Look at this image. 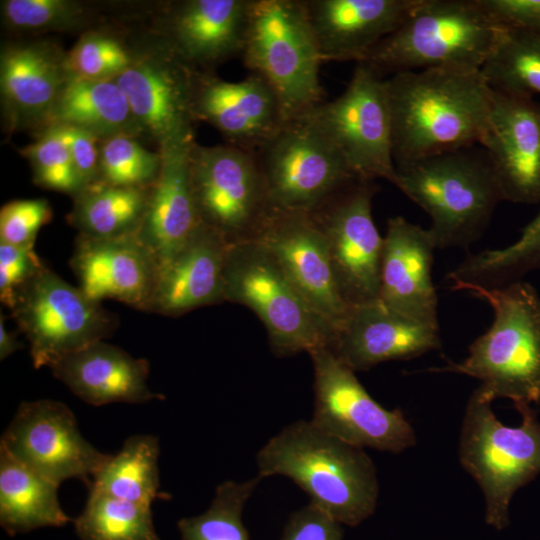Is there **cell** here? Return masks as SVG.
<instances>
[{
    "mask_svg": "<svg viewBox=\"0 0 540 540\" xmlns=\"http://www.w3.org/2000/svg\"><path fill=\"white\" fill-rule=\"evenodd\" d=\"M71 75L67 52L51 41L5 46L0 57V90L9 130H45Z\"/></svg>",
    "mask_w": 540,
    "mask_h": 540,
    "instance_id": "ffe728a7",
    "label": "cell"
},
{
    "mask_svg": "<svg viewBox=\"0 0 540 540\" xmlns=\"http://www.w3.org/2000/svg\"><path fill=\"white\" fill-rule=\"evenodd\" d=\"M188 172L202 223L229 243L253 239L270 210L256 154L229 144L203 146L193 141Z\"/></svg>",
    "mask_w": 540,
    "mask_h": 540,
    "instance_id": "8fae6325",
    "label": "cell"
},
{
    "mask_svg": "<svg viewBox=\"0 0 540 540\" xmlns=\"http://www.w3.org/2000/svg\"><path fill=\"white\" fill-rule=\"evenodd\" d=\"M223 279L225 301L242 304L256 313L276 356L309 354L319 347H330V329L258 241L230 243Z\"/></svg>",
    "mask_w": 540,
    "mask_h": 540,
    "instance_id": "52a82bcc",
    "label": "cell"
},
{
    "mask_svg": "<svg viewBox=\"0 0 540 540\" xmlns=\"http://www.w3.org/2000/svg\"><path fill=\"white\" fill-rule=\"evenodd\" d=\"M44 267L34 249L0 243V299L9 309L17 291Z\"/></svg>",
    "mask_w": 540,
    "mask_h": 540,
    "instance_id": "b9f144b4",
    "label": "cell"
},
{
    "mask_svg": "<svg viewBox=\"0 0 540 540\" xmlns=\"http://www.w3.org/2000/svg\"><path fill=\"white\" fill-rule=\"evenodd\" d=\"M130 52L118 39L102 32L85 33L67 52L72 75L90 80H113L131 63Z\"/></svg>",
    "mask_w": 540,
    "mask_h": 540,
    "instance_id": "ab89813d",
    "label": "cell"
},
{
    "mask_svg": "<svg viewBox=\"0 0 540 540\" xmlns=\"http://www.w3.org/2000/svg\"><path fill=\"white\" fill-rule=\"evenodd\" d=\"M52 218L45 199H23L6 203L0 210V243L34 249L38 231Z\"/></svg>",
    "mask_w": 540,
    "mask_h": 540,
    "instance_id": "60d3db41",
    "label": "cell"
},
{
    "mask_svg": "<svg viewBox=\"0 0 540 540\" xmlns=\"http://www.w3.org/2000/svg\"><path fill=\"white\" fill-rule=\"evenodd\" d=\"M418 1L304 0L321 61H364Z\"/></svg>",
    "mask_w": 540,
    "mask_h": 540,
    "instance_id": "d4e9b609",
    "label": "cell"
},
{
    "mask_svg": "<svg viewBox=\"0 0 540 540\" xmlns=\"http://www.w3.org/2000/svg\"><path fill=\"white\" fill-rule=\"evenodd\" d=\"M70 125L100 140L127 134L141 135L127 98L114 80H90L71 75L51 113L46 128Z\"/></svg>",
    "mask_w": 540,
    "mask_h": 540,
    "instance_id": "f546056e",
    "label": "cell"
},
{
    "mask_svg": "<svg viewBox=\"0 0 540 540\" xmlns=\"http://www.w3.org/2000/svg\"><path fill=\"white\" fill-rule=\"evenodd\" d=\"M262 479L227 480L217 486L209 508L202 514L182 518L177 527L182 540H250L242 522L247 500Z\"/></svg>",
    "mask_w": 540,
    "mask_h": 540,
    "instance_id": "d590c367",
    "label": "cell"
},
{
    "mask_svg": "<svg viewBox=\"0 0 540 540\" xmlns=\"http://www.w3.org/2000/svg\"><path fill=\"white\" fill-rule=\"evenodd\" d=\"M256 461L261 479L290 478L341 524L356 526L375 511L379 486L370 457L311 420L285 427L259 450Z\"/></svg>",
    "mask_w": 540,
    "mask_h": 540,
    "instance_id": "7a4b0ae2",
    "label": "cell"
},
{
    "mask_svg": "<svg viewBox=\"0 0 540 540\" xmlns=\"http://www.w3.org/2000/svg\"><path fill=\"white\" fill-rule=\"evenodd\" d=\"M1 14L12 31L44 33L78 28L87 22L89 11L72 0H5Z\"/></svg>",
    "mask_w": 540,
    "mask_h": 540,
    "instance_id": "74e56055",
    "label": "cell"
},
{
    "mask_svg": "<svg viewBox=\"0 0 540 540\" xmlns=\"http://www.w3.org/2000/svg\"><path fill=\"white\" fill-rule=\"evenodd\" d=\"M70 266L91 300L111 298L149 311L158 264L137 235L108 239L78 235Z\"/></svg>",
    "mask_w": 540,
    "mask_h": 540,
    "instance_id": "603a6c76",
    "label": "cell"
},
{
    "mask_svg": "<svg viewBox=\"0 0 540 540\" xmlns=\"http://www.w3.org/2000/svg\"><path fill=\"white\" fill-rule=\"evenodd\" d=\"M150 187L112 185L101 180L75 195L68 222L78 235L108 239L137 235L146 214Z\"/></svg>",
    "mask_w": 540,
    "mask_h": 540,
    "instance_id": "4dcf8cb0",
    "label": "cell"
},
{
    "mask_svg": "<svg viewBox=\"0 0 540 540\" xmlns=\"http://www.w3.org/2000/svg\"><path fill=\"white\" fill-rule=\"evenodd\" d=\"M195 140L160 150L159 175L151 186L138 239L151 252L158 268L181 250L204 225L193 200L188 152Z\"/></svg>",
    "mask_w": 540,
    "mask_h": 540,
    "instance_id": "4316f807",
    "label": "cell"
},
{
    "mask_svg": "<svg viewBox=\"0 0 540 540\" xmlns=\"http://www.w3.org/2000/svg\"><path fill=\"white\" fill-rule=\"evenodd\" d=\"M76 396L93 406L162 399L148 385L149 363L121 348L97 341L71 352L49 367Z\"/></svg>",
    "mask_w": 540,
    "mask_h": 540,
    "instance_id": "83f0119b",
    "label": "cell"
},
{
    "mask_svg": "<svg viewBox=\"0 0 540 540\" xmlns=\"http://www.w3.org/2000/svg\"><path fill=\"white\" fill-rule=\"evenodd\" d=\"M503 29L478 0H419L362 63L383 77L435 67L481 70Z\"/></svg>",
    "mask_w": 540,
    "mask_h": 540,
    "instance_id": "277c9868",
    "label": "cell"
},
{
    "mask_svg": "<svg viewBox=\"0 0 540 540\" xmlns=\"http://www.w3.org/2000/svg\"><path fill=\"white\" fill-rule=\"evenodd\" d=\"M252 0H186L165 11L159 36L192 68L213 72L241 56Z\"/></svg>",
    "mask_w": 540,
    "mask_h": 540,
    "instance_id": "44dd1931",
    "label": "cell"
},
{
    "mask_svg": "<svg viewBox=\"0 0 540 540\" xmlns=\"http://www.w3.org/2000/svg\"><path fill=\"white\" fill-rule=\"evenodd\" d=\"M440 347L439 327L406 318L376 300L350 307L329 348L353 371H363Z\"/></svg>",
    "mask_w": 540,
    "mask_h": 540,
    "instance_id": "cb8c5ba5",
    "label": "cell"
},
{
    "mask_svg": "<svg viewBox=\"0 0 540 540\" xmlns=\"http://www.w3.org/2000/svg\"><path fill=\"white\" fill-rule=\"evenodd\" d=\"M159 454L157 437L139 434L127 438L93 476L89 490L151 506L154 500L166 498L159 491Z\"/></svg>",
    "mask_w": 540,
    "mask_h": 540,
    "instance_id": "1f68e13d",
    "label": "cell"
},
{
    "mask_svg": "<svg viewBox=\"0 0 540 540\" xmlns=\"http://www.w3.org/2000/svg\"><path fill=\"white\" fill-rule=\"evenodd\" d=\"M251 240L272 253L333 340L350 306L340 295L325 238L310 214L270 209Z\"/></svg>",
    "mask_w": 540,
    "mask_h": 540,
    "instance_id": "e0dca14e",
    "label": "cell"
},
{
    "mask_svg": "<svg viewBox=\"0 0 540 540\" xmlns=\"http://www.w3.org/2000/svg\"><path fill=\"white\" fill-rule=\"evenodd\" d=\"M230 243L203 225L172 258L159 266L150 312L179 316L224 299V265Z\"/></svg>",
    "mask_w": 540,
    "mask_h": 540,
    "instance_id": "484cf974",
    "label": "cell"
},
{
    "mask_svg": "<svg viewBox=\"0 0 540 540\" xmlns=\"http://www.w3.org/2000/svg\"><path fill=\"white\" fill-rule=\"evenodd\" d=\"M435 249L428 228L401 216L390 218L383 237L379 300L406 318L439 327L438 298L432 281Z\"/></svg>",
    "mask_w": 540,
    "mask_h": 540,
    "instance_id": "7402d4cb",
    "label": "cell"
},
{
    "mask_svg": "<svg viewBox=\"0 0 540 540\" xmlns=\"http://www.w3.org/2000/svg\"><path fill=\"white\" fill-rule=\"evenodd\" d=\"M23 345L16 339L15 334L8 331L5 326V318L3 314L0 315V359L4 360L9 355L13 354L18 349H21Z\"/></svg>",
    "mask_w": 540,
    "mask_h": 540,
    "instance_id": "bcb514c9",
    "label": "cell"
},
{
    "mask_svg": "<svg viewBox=\"0 0 540 540\" xmlns=\"http://www.w3.org/2000/svg\"><path fill=\"white\" fill-rule=\"evenodd\" d=\"M540 262V211L509 246L468 254L448 275L453 285L501 286L523 268Z\"/></svg>",
    "mask_w": 540,
    "mask_h": 540,
    "instance_id": "e575fe53",
    "label": "cell"
},
{
    "mask_svg": "<svg viewBox=\"0 0 540 540\" xmlns=\"http://www.w3.org/2000/svg\"><path fill=\"white\" fill-rule=\"evenodd\" d=\"M477 388L466 406L459 457L481 487L486 523L497 530L509 525L514 493L540 473V422L531 409L520 412L517 427L502 424Z\"/></svg>",
    "mask_w": 540,
    "mask_h": 540,
    "instance_id": "ba28073f",
    "label": "cell"
},
{
    "mask_svg": "<svg viewBox=\"0 0 540 540\" xmlns=\"http://www.w3.org/2000/svg\"><path fill=\"white\" fill-rule=\"evenodd\" d=\"M162 157L142 146L137 137L119 134L101 141L100 179L126 187H150L156 181Z\"/></svg>",
    "mask_w": 540,
    "mask_h": 540,
    "instance_id": "8d00e7d4",
    "label": "cell"
},
{
    "mask_svg": "<svg viewBox=\"0 0 540 540\" xmlns=\"http://www.w3.org/2000/svg\"><path fill=\"white\" fill-rule=\"evenodd\" d=\"M480 146L503 200L540 202L539 103L493 90L489 126Z\"/></svg>",
    "mask_w": 540,
    "mask_h": 540,
    "instance_id": "d6986e66",
    "label": "cell"
},
{
    "mask_svg": "<svg viewBox=\"0 0 540 540\" xmlns=\"http://www.w3.org/2000/svg\"><path fill=\"white\" fill-rule=\"evenodd\" d=\"M81 540H160L151 506L138 504L94 490L80 515L74 519Z\"/></svg>",
    "mask_w": 540,
    "mask_h": 540,
    "instance_id": "836d02e7",
    "label": "cell"
},
{
    "mask_svg": "<svg viewBox=\"0 0 540 540\" xmlns=\"http://www.w3.org/2000/svg\"><path fill=\"white\" fill-rule=\"evenodd\" d=\"M195 121L217 129L227 144L256 154L287 121L270 84L251 73L238 81H225L210 71L195 69L192 89Z\"/></svg>",
    "mask_w": 540,
    "mask_h": 540,
    "instance_id": "ac0fdd59",
    "label": "cell"
},
{
    "mask_svg": "<svg viewBox=\"0 0 540 540\" xmlns=\"http://www.w3.org/2000/svg\"><path fill=\"white\" fill-rule=\"evenodd\" d=\"M481 73L493 90L540 94V32L504 28Z\"/></svg>",
    "mask_w": 540,
    "mask_h": 540,
    "instance_id": "d6a6232c",
    "label": "cell"
},
{
    "mask_svg": "<svg viewBox=\"0 0 540 540\" xmlns=\"http://www.w3.org/2000/svg\"><path fill=\"white\" fill-rule=\"evenodd\" d=\"M502 27L540 32V0H478Z\"/></svg>",
    "mask_w": 540,
    "mask_h": 540,
    "instance_id": "f6af8a7d",
    "label": "cell"
},
{
    "mask_svg": "<svg viewBox=\"0 0 540 540\" xmlns=\"http://www.w3.org/2000/svg\"><path fill=\"white\" fill-rule=\"evenodd\" d=\"M395 166L480 145L493 90L481 70L435 67L386 78Z\"/></svg>",
    "mask_w": 540,
    "mask_h": 540,
    "instance_id": "6da1fadb",
    "label": "cell"
},
{
    "mask_svg": "<svg viewBox=\"0 0 540 540\" xmlns=\"http://www.w3.org/2000/svg\"><path fill=\"white\" fill-rule=\"evenodd\" d=\"M50 127L55 129L68 147L83 186L99 181L102 140L88 131L70 125Z\"/></svg>",
    "mask_w": 540,
    "mask_h": 540,
    "instance_id": "7bdbcfd3",
    "label": "cell"
},
{
    "mask_svg": "<svg viewBox=\"0 0 540 540\" xmlns=\"http://www.w3.org/2000/svg\"><path fill=\"white\" fill-rule=\"evenodd\" d=\"M0 447L59 486L79 479L89 487L111 456L82 437L68 406L50 399L22 402L2 434Z\"/></svg>",
    "mask_w": 540,
    "mask_h": 540,
    "instance_id": "2e32d148",
    "label": "cell"
},
{
    "mask_svg": "<svg viewBox=\"0 0 540 540\" xmlns=\"http://www.w3.org/2000/svg\"><path fill=\"white\" fill-rule=\"evenodd\" d=\"M194 71L159 36L157 46L133 52L129 66L113 79L124 92L141 135L152 139L157 151L194 140Z\"/></svg>",
    "mask_w": 540,
    "mask_h": 540,
    "instance_id": "9a60e30c",
    "label": "cell"
},
{
    "mask_svg": "<svg viewBox=\"0 0 540 540\" xmlns=\"http://www.w3.org/2000/svg\"><path fill=\"white\" fill-rule=\"evenodd\" d=\"M341 523L309 503L288 519L281 540H342Z\"/></svg>",
    "mask_w": 540,
    "mask_h": 540,
    "instance_id": "ee69618b",
    "label": "cell"
},
{
    "mask_svg": "<svg viewBox=\"0 0 540 540\" xmlns=\"http://www.w3.org/2000/svg\"><path fill=\"white\" fill-rule=\"evenodd\" d=\"M470 149L396 166L395 186L430 217L436 248L471 245L503 200L484 151Z\"/></svg>",
    "mask_w": 540,
    "mask_h": 540,
    "instance_id": "5b68a950",
    "label": "cell"
},
{
    "mask_svg": "<svg viewBox=\"0 0 540 540\" xmlns=\"http://www.w3.org/2000/svg\"><path fill=\"white\" fill-rule=\"evenodd\" d=\"M10 310L36 369L103 341L116 327L113 314L45 266L17 291Z\"/></svg>",
    "mask_w": 540,
    "mask_h": 540,
    "instance_id": "30bf717a",
    "label": "cell"
},
{
    "mask_svg": "<svg viewBox=\"0 0 540 540\" xmlns=\"http://www.w3.org/2000/svg\"><path fill=\"white\" fill-rule=\"evenodd\" d=\"M485 300L492 308L490 328L469 347L459 363L430 372H454L476 378L488 400L506 398L519 412L540 401V297L527 282L484 287L451 286Z\"/></svg>",
    "mask_w": 540,
    "mask_h": 540,
    "instance_id": "3957f363",
    "label": "cell"
},
{
    "mask_svg": "<svg viewBox=\"0 0 540 540\" xmlns=\"http://www.w3.org/2000/svg\"><path fill=\"white\" fill-rule=\"evenodd\" d=\"M21 154L30 162L38 186L72 197L83 189L69 149L54 128L40 132L37 140L24 147Z\"/></svg>",
    "mask_w": 540,
    "mask_h": 540,
    "instance_id": "f35d334b",
    "label": "cell"
},
{
    "mask_svg": "<svg viewBox=\"0 0 540 540\" xmlns=\"http://www.w3.org/2000/svg\"><path fill=\"white\" fill-rule=\"evenodd\" d=\"M375 181L357 179L310 216L322 232L341 297L348 306L379 300L383 237L372 217Z\"/></svg>",
    "mask_w": 540,
    "mask_h": 540,
    "instance_id": "5bb4252c",
    "label": "cell"
},
{
    "mask_svg": "<svg viewBox=\"0 0 540 540\" xmlns=\"http://www.w3.org/2000/svg\"><path fill=\"white\" fill-rule=\"evenodd\" d=\"M314 368L311 421L323 431L360 448L400 453L416 442L415 432L398 408L377 403L328 347L309 353Z\"/></svg>",
    "mask_w": 540,
    "mask_h": 540,
    "instance_id": "4fadbf2b",
    "label": "cell"
},
{
    "mask_svg": "<svg viewBox=\"0 0 540 540\" xmlns=\"http://www.w3.org/2000/svg\"><path fill=\"white\" fill-rule=\"evenodd\" d=\"M58 488L0 447V525L9 536L66 525Z\"/></svg>",
    "mask_w": 540,
    "mask_h": 540,
    "instance_id": "f1b7e54d",
    "label": "cell"
},
{
    "mask_svg": "<svg viewBox=\"0 0 540 540\" xmlns=\"http://www.w3.org/2000/svg\"><path fill=\"white\" fill-rule=\"evenodd\" d=\"M256 157L274 210L310 213L358 179L304 115L287 120Z\"/></svg>",
    "mask_w": 540,
    "mask_h": 540,
    "instance_id": "7c38bea8",
    "label": "cell"
},
{
    "mask_svg": "<svg viewBox=\"0 0 540 540\" xmlns=\"http://www.w3.org/2000/svg\"><path fill=\"white\" fill-rule=\"evenodd\" d=\"M241 57L273 88L287 120L325 101L322 61L304 0H252Z\"/></svg>",
    "mask_w": 540,
    "mask_h": 540,
    "instance_id": "8992f818",
    "label": "cell"
},
{
    "mask_svg": "<svg viewBox=\"0 0 540 540\" xmlns=\"http://www.w3.org/2000/svg\"><path fill=\"white\" fill-rule=\"evenodd\" d=\"M361 180L393 185L396 166L386 78L357 63L344 92L305 114Z\"/></svg>",
    "mask_w": 540,
    "mask_h": 540,
    "instance_id": "9c48e42d",
    "label": "cell"
}]
</instances>
